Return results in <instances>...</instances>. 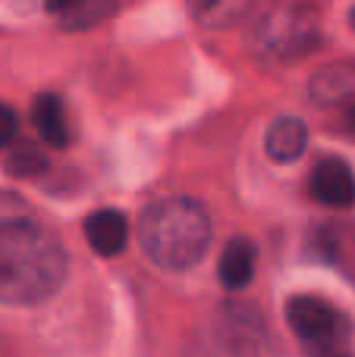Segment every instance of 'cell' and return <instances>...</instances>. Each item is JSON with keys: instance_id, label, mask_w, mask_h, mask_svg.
<instances>
[{"instance_id": "cell-1", "label": "cell", "mask_w": 355, "mask_h": 357, "mask_svg": "<svg viewBox=\"0 0 355 357\" xmlns=\"http://www.w3.org/2000/svg\"><path fill=\"white\" fill-rule=\"evenodd\" d=\"M69 260L63 245L35 220L0 229V301L31 307L60 291Z\"/></svg>"}, {"instance_id": "cell-2", "label": "cell", "mask_w": 355, "mask_h": 357, "mask_svg": "<svg viewBox=\"0 0 355 357\" xmlns=\"http://www.w3.org/2000/svg\"><path fill=\"white\" fill-rule=\"evenodd\" d=\"M211 216L192 197H164L154 201L138 220V245L145 257L161 270H192L211 245Z\"/></svg>"}, {"instance_id": "cell-3", "label": "cell", "mask_w": 355, "mask_h": 357, "mask_svg": "<svg viewBox=\"0 0 355 357\" xmlns=\"http://www.w3.org/2000/svg\"><path fill=\"white\" fill-rule=\"evenodd\" d=\"M249 54L258 63L283 66L321 47V13L312 0H264L249 19Z\"/></svg>"}, {"instance_id": "cell-4", "label": "cell", "mask_w": 355, "mask_h": 357, "mask_svg": "<svg viewBox=\"0 0 355 357\" xmlns=\"http://www.w3.org/2000/svg\"><path fill=\"white\" fill-rule=\"evenodd\" d=\"M220 335L224 345L236 357H258L264 348V323L261 314L252 310L249 304H226L220 314Z\"/></svg>"}, {"instance_id": "cell-5", "label": "cell", "mask_w": 355, "mask_h": 357, "mask_svg": "<svg viewBox=\"0 0 355 357\" xmlns=\"http://www.w3.org/2000/svg\"><path fill=\"white\" fill-rule=\"evenodd\" d=\"M287 323L299 339L305 342H327L337 329V314L331 304L312 295H296L287 304Z\"/></svg>"}, {"instance_id": "cell-6", "label": "cell", "mask_w": 355, "mask_h": 357, "mask_svg": "<svg viewBox=\"0 0 355 357\" xmlns=\"http://www.w3.org/2000/svg\"><path fill=\"white\" fill-rule=\"evenodd\" d=\"M312 195L333 210H349L355 204V173L340 157H327L312 173Z\"/></svg>"}, {"instance_id": "cell-7", "label": "cell", "mask_w": 355, "mask_h": 357, "mask_svg": "<svg viewBox=\"0 0 355 357\" xmlns=\"http://www.w3.org/2000/svg\"><path fill=\"white\" fill-rule=\"evenodd\" d=\"M314 107H343L355 100V63H331L308 79Z\"/></svg>"}, {"instance_id": "cell-8", "label": "cell", "mask_w": 355, "mask_h": 357, "mask_svg": "<svg viewBox=\"0 0 355 357\" xmlns=\"http://www.w3.org/2000/svg\"><path fill=\"white\" fill-rule=\"evenodd\" d=\"M85 238L88 248L101 257H117L119 251H126L129 241V222L119 210L107 207V210H94L85 220Z\"/></svg>"}, {"instance_id": "cell-9", "label": "cell", "mask_w": 355, "mask_h": 357, "mask_svg": "<svg viewBox=\"0 0 355 357\" xmlns=\"http://www.w3.org/2000/svg\"><path fill=\"white\" fill-rule=\"evenodd\" d=\"M255 260H258V251L249 238H242V235L230 238L226 248L220 251V264H217L220 285L226 291H242L252 282V276H255Z\"/></svg>"}, {"instance_id": "cell-10", "label": "cell", "mask_w": 355, "mask_h": 357, "mask_svg": "<svg viewBox=\"0 0 355 357\" xmlns=\"http://www.w3.org/2000/svg\"><path fill=\"white\" fill-rule=\"evenodd\" d=\"M268 157L277 163H293L305 154L308 148V126L296 116H280L270 123L268 138H264Z\"/></svg>"}, {"instance_id": "cell-11", "label": "cell", "mask_w": 355, "mask_h": 357, "mask_svg": "<svg viewBox=\"0 0 355 357\" xmlns=\"http://www.w3.org/2000/svg\"><path fill=\"white\" fill-rule=\"evenodd\" d=\"M31 123H35L38 135L50 148H66L69 144V126H66V110L57 94H38L31 104Z\"/></svg>"}, {"instance_id": "cell-12", "label": "cell", "mask_w": 355, "mask_h": 357, "mask_svg": "<svg viewBox=\"0 0 355 357\" xmlns=\"http://www.w3.org/2000/svg\"><path fill=\"white\" fill-rule=\"evenodd\" d=\"M189 16L208 31L233 29L245 13L252 10V0H186Z\"/></svg>"}, {"instance_id": "cell-13", "label": "cell", "mask_w": 355, "mask_h": 357, "mask_svg": "<svg viewBox=\"0 0 355 357\" xmlns=\"http://www.w3.org/2000/svg\"><path fill=\"white\" fill-rule=\"evenodd\" d=\"M117 10V0H69L60 13V25L66 31H88L98 29Z\"/></svg>"}, {"instance_id": "cell-14", "label": "cell", "mask_w": 355, "mask_h": 357, "mask_svg": "<svg viewBox=\"0 0 355 357\" xmlns=\"http://www.w3.org/2000/svg\"><path fill=\"white\" fill-rule=\"evenodd\" d=\"M6 169H10L13 176H41L44 169H48V157L38 154L35 148H22L10 157Z\"/></svg>"}, {"instance_id": "cell-15", "label": "cell", "mask_w": 355, "mask_h": 357, "mask_svg": "<svg viewBox=\"0 0 355 357\" xmlns=\"http://www.w3.org/2000/svg\"><path fill=\"white\" fill-rule=\"evenodd\" d=\"M25 220H31L29 201H22L13 191H0V229L16 226V222H25Z\"/></svg>"}, {"instance_id": "cell-16", "label": "cell", "mask_w": 355, "mask_h": 357, "mask_svg": "<svg viewBox=\"0 0 355 357\" xmlns=\"http://www.w3.org/2000/svg\"><path fill=\"white\" fill-rule=\"evenodd\" d=\"M16 132H19L16 113H13L6 104H0V148H6V144L16 138Z\"/></svg>"}, {"instance_id": "cell-17", "label": "cell", "mask_w": 355, "mask_h": 357, "mask_svg": "<svg viewBox=\"0 0 355 357\" xmlns=\"http://www.w3.org/2000/svg\"><path fill=\"white\" fill-rule=\"evenodd\" d=\"M66 3H69V0H44V6H48L50 13H57V16L63 13V6H66Z\"/></svg>"}, {"instance_id": "cell-18", "label": "cell", "mask_w": 355, "mask_h": 357, "mask_svg": "<svg viewBox=\"0 0 355 357\" xmlns=\"http://www.w3.org/2000/svg\"><path fill=\"white\" fill-rule=\"evenodd\" d=\"M346 119H349V129H352V132H355V104H352V107H349V116H346Z\"/></svg>"}, {"instance_id": "cell-19", "label": "cell", "mask_w": 355, "mask_h": 357, "mask_svg": "<svg viewBox=\"0 0 355 357\" xmlns=\"http://www.w3.org/2000/svg\"><path fill=\"white\" fill-rule=\"evenodd\" d=\"M349 25L355 29V6H352V13H349Z\"/></svg>"}]
</instances>
